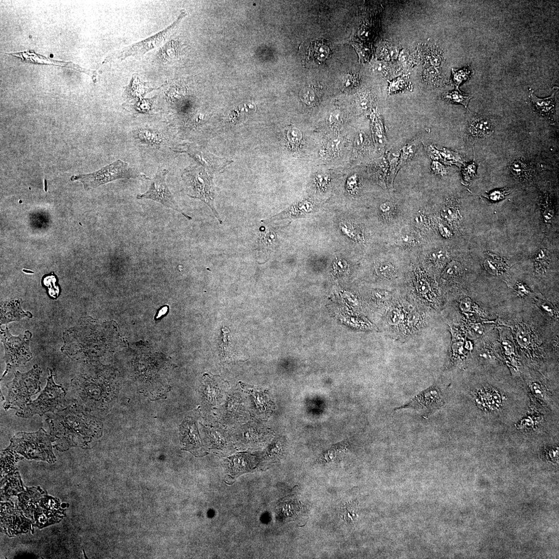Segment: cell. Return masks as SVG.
I'll use <instances>...</instances> for the list:
<instances>
[{
	"mask_svg": "<svg viewBox=\"0 0 559 559\" xmlns=\"http://www.w3.org/2000/svg\"><path fill=\"white\" fill-rule=\"evenodd\" d=\"M341 228L343 232L345 234L347 235V236L351 238V239H355L357 234H356L355 233V230L351 225H349V224H347L346 223H344V224H343V225H341Z\"/></svg>",
	"mask_w": 559,
	"mask_h": 559,
	"instance_id": "54",
	"label": "cell"
},
{
	"mask_svg": "<svg viewBox=\"0 0 559 559\" xmlns=\"http://www.w3.org/2000/svg\"><path fill=\"white\" fill-rule=\"evenodd\" d=\"M74 401L87 412L106 410L115 396L107 381L95 379L85 373L76 376L71 383Z\"/></svg>",
	"mask_w": 559,
	"mask_h": 559,
	"instance_id": "2",
	"label": "cell"
},
{
	"mask_svg": "<svg viewBox=\"0 0 559 559\" xmlns=\"http://www.w3.org/2000/svg\"><path fill=\"white\" fill-rule=\"evenodd\" d=\"M242 398L239 394H234L229 399L226 407V413L231 417H239L243 411Z\"/></svg>",
	"mask_w": 559,
	"mask_h": 559,
	"instance_id": "31",
	"label": "cell"
},
{
	"mask_svg": "<svg viewBox=\"0 0 559 559\" xmlns=\"http://www.w3.org/2000/svg\"><path fill=\"white\" fill-rule=\"evenodd\" d=\"M246 389L255 405L256 411L260 413L265 412L268 408L269 401L265 394L255 388H247Z\"/></svg>",
	"mask_w": 559,
	"mask_h": 559,
	"instance_id": "29",
	"label": "cell"
},
{
	"mask_svg": "<svg viewBox=\"0 0 559 559\" xmlns=\"http://www.w3.org/2000/svg\"><path fill=\"white\" fill-rule=\"evenodd\" d=\"M169 171L159 168L157 172L151 182L148 190L144 193L138 194L136 199L139 200H150L159 203L164 206L174 210L183 215L188 220L192 218L184 213L175 200L174 196L166 184V177Z\"/></svg>",
	"mask_w": 559,
	"mask_h": 559,
	"instance_id": "10",
	"label": "cell"
},
{
	"mask_svg": "<svg viewBox=\"0 0 559 559\" xmlns=\"http://www.w3.org/2000/svg\"><path fill=\"white\" fill-rule=\"evenodd\" d=\"M444 402L441 391L436 387H431L416 396L402 408H412L424 417H428L441 407Z\"/></svg>",
	"mask_w": 559,
	"mask_h": 559,
	"instance_id": "13",
	"label": "cell"
},
{
	"mask_svg": "<svg viewBox=\"0 0 559 559\" xmlns=\"http://www.w3.org/2000/svg\"><path fill=\"white\" fill-rule=\"evenodd\" d=\"M424 76L425 78L429 81H435L439 78L438 72L433 68H428L425 70Z\"/></svg>",
	"mask_w": 559,
	"mask_h": 559,
	"instance_id": "53",
	"label": "cell"
},
{
	"mask_svg": "<svg viewBox=\"0 0 559 559\" xmlns=\"http://www.w3.org/2000/svg\"><path fill=\"white\" fill-rule=\"evenodd\" d=\"M167 307H163V308H162L161 309V310L160 311L157 318H159V317H161L163 314H165L167 312Z\"/></svg>",
	"mask_w": 559,
	"mask_h": 559,
	"instance_id": "63",
	"label": "cell"
},
{
	"mask_svg": "<svg viewBox=\"0 0 559 559\" xmlns=\"http://www.w3.org/2000/svg\"><path fill=\"white\" fill-rule=\"evenodd\" d=\"M439 230L441 235L446 238V239H449L452 236V232L451 230L449 227L444 225L443 223L440 224L439 226Z\"/></svg>",
	"mask_w": 559,
	"mask_h": 559,
	"instance_id": "56",
	"label": "cell"
},
{
	"mask_svg": "<svg viewBox=\"0 0 559 559\" xmlns=\"http://www.w3.org/2000/svg\"><path fill=\"white\" fill-rule=\"evenodd\" d=\"M506 262L502 259L494 256H489L484 262L485 267L489 273L494 275L500 274L506 268Z\"/></svg>",
	"mask_w": 559,
	"mask_h": 559,
	"instance_id": "32",
	"label": "cell"
},
{
	"mask_svg": "<svg viewBox=\"0 0 559 559\" xmlns=\"http://www.w3.org/2000/svg\"><path fill=\"white\" fill-rule=\"evenodd\" d=\"M397 48L389 45L384 46L381 50L382 58L386 60L396 58L398 54Z\"/></svg>",
	"mask_w": 559,
	"mask_h": 559,
	"instance_id": "49",
	"label": "cell"
},
{
	"mask_svg": "<svg viewBox=\"0 0 559 559\" xmlns=\"http://www.w3.org/2000/svg\"><path fill=\"white\" fill-rule=\"evenodd\" d=\"M374 131L376 144L377 147L381 149H384L386 145L387 140L384 126L380 118H377L375 121Z\"/></svg>",
	"mask_w": 559,
	"mask_h": 559,
	"instance_id": "33",
	"label": "cell"
},
{
	"mask_svg": "<svg viewBox=\"0 0 559 559\" xmlns=\"http://www.w3.org/2000/svg\"><path fill=\"white\" fill-rule=\"evenodd\" d=\"M54 446L61 452L89 447L102 435V423L75 402L47 419Z\"/></svg>",
	"mask_w": 559,
	"mask_h": 559,
	"instance_id": "1",
	"label": "cell"
},
{
	"mask_svg": "<svg viewBox=\"0 0 559 559\" xmlns=\"http://www.w3.org/2000/svg\"><path fill=\"white\" fill-rule=\"evenodd\" d=\"M509 169L514 177L521 182L529 180L532 177V167L521 158L514 160L510 164Z\"/></svg>",
	"mask_w": 559,
	"mask_h": 559,
	"instance_id": "23",
	"label": "cell"
},
{
	"mask_svg": "<svg viewBox=\"0 0 559 559\" xmlns=\"http://www.w3.org/2000/svg\"><path fill=\"white\" fill-rule=\"evenodd\" d=\"M261 430L256 423H252L243 426L239 431V437L247 444H256L261 439Z\"/></svg>",
	"mask_w": 559,
	"mask_h": 559,
	"instance_id": "25",
	"label": "cell"
},
{
	"mask_svg": "<svg viewBox=\"0 0 559 559\" xmlns=\"http://www.w3.org/2000/svg\"><path fill=\"white\" fill-rule=\"evenodd\" d=\"M156 89H158L150 87L149 86L148 82L142 81L138 76L134 75L125 92L127 93L126 94H127L128 98H129L131 100H141L143 99V97L147 94Z\"/></svg>",
	"mask_w": 559,
	"mask_h": 559,
	"instance_id": "22",
	"label": "cell"
},
{
	"mask_svg": "<svg viewBox=\"0 0 559 559\" xmlns=\"http://www.w3.org/2000/svg\"><path fill=\"white\" fill-rule=\"evenodd\" d=\"M556 93L554 92L551 96L545 99H540L535 95L533 91L530 92L529 96L537 113L552 122H554Z\"/></svg>",
	"mask_w": 559,
	"mask_h": 559,
	"instance_id": "20",
	"label": "cell"
},
{
	"mask_svg": "<svg viewBox=\"0 0 559 559\" xmlns=\"http://www.w3.org/2000/svg\"><path fill=\"white\" fill-rule=\"evenodd\" d=\"M49 374L46 387L38 397L32 401L21 410L16 412L19 417L30 418L35 415L39 416L51 412L55 413L63 410L74 402L68 400L66 390L61 385L56 384L53 380L52 371Z\"/></svg>",
	"mask_w": 559,
	"mask_h": 559,
	"instance_id": "5",
	"label": "cell"
},
{
	"mask_svg": "<svg viewBox=\"0 0 559 559\" xmlns=\"http://www.w3.org/2000/svg\"><path fill=\"white\" fill-rule=\"evenodd\" d=\"M431 169L436 175L444 177L448 174L446 167L441 162L437 161H433L431 165Z\"/></svg>",
	"mask_w": 559,
	"mask_h": 559,
	"instance_id": "50",
	"label": "cell"
},
{
	"mask_svg": "<svg viewBox=\"0 0 559 559\" xmlns=\"http://www.w3.org/2000/svg\"><path fill=\"white\" fill-rule=\"evenodd\" d=\"M301 101L307 105L312 106L316 102V95L315 91L311 88H305L300 91L299 94Z\"/></svg>",
	"mask_w": 559,
	"mask_h": 559,
	"instance_id": "42",
	"label": "cell"
},
{
	"mask_svg": "<svg viewBox=\"0 0 559 559\" xmlns=\"http://www.w3.org/2000/svg\"><path fill=\"white\" fill-rule=\"evenodd\" d=\"M387 306L385 321L389 335L395 339L406 340L404 301L395 299Z\"/></svg>",
	"mask_w": 559,
	"mask_h": 559,
	"instance_id": "12",
	"label": "cell"
},
{
	"mask_svg": "<svg viewBox=\"0 0 559 559\" xmlns=\"http://www.w3.org/2000/svg\"><path fill=\"white\" fill-rule=\"evenodd\" d=\"M24 317L31 318L32 314L24 312L18 299L3 302L1 307V324L7 325L11 321H18Z\"/></svg>",
	"mask_w": 559,
	"mask_h": 559,
	"instance_id": "18",
	"label": "cell"
},
{
	"mask_svg": "<svg viewBox=\"0 0 559 559\" xmlns=\"http://www.w3.org/2000/svg\"><path fill=\"white\" fill-rule=\"evenodd\" d=\"M228 470L233 477L249 472L255 469L257 465L255 456L248 453H240L230 457L228 459Z\"/></svg>",
	"mask_w": 559,
	"mask_h": 559,
	"instance_id": "14",
	"label": "cell"
},
{
	"mask_svg": "<svg viewBox=\"0 0 559 559\" xmlns=\"http://www.w3.org/2000/svg\"><path fill=\"white\" fill-rule=\"evenodd\" d=\"M471 72L467 68L461 69H452L453 80L456 89H459V86L461 83L468 80L470 78Z\"/></svg>",
	"mask_w": 559,
	"mask_h": 559,
	"instance_id": "38",
	"label": "cell"
},
{
	"mask_svg": "<svg viewBox=\"0 0 559 559\" xmlns=\"http://www.w3.org/2000/svg\"><path fill=\"white\" fill-rule=\"evenodd\" d=\"M317 184L320 187H324L328 182V177L324 174H318L316 178Z\"/></svg>",
	"mask_w": 559,
	"mask_h": 559,
	"instance_id": "60",
	"label": "cell"
},
{
	"mask_svg": "<svg viewBox=\"0 0 559 559\" xmlns=\"http://www.w3.org/2000/svg\"><path fill=\"white\" fill-rule=\"evenodd\" d=\"M428 59L429 62L433 67L439 66L442 61V57L441 53L436 50H433L429 54V56H428Z\"/></svg>",
	"mask_w": 559,
	"mask_h": 559,
	"instance_id": "51",
	"label": "cell"
},
{
	"mask_svg": "<svg viewBox=\"0 0 559 559\" xmlns=\"http://www.w3.org/2000/svg\"><path fill=\"white\" fill-rule=\"evenodd\" d=\"M442 97L445 101L454 104H461L468 108V104L472 96L461 92L459 89H456L454 90L444 92Z\"/></svg>",
	"mask_w": 559,
	"mask_h": 559,
	"instance_id": "28",
	"label": "cell"
},
{
	"mask_svg": "<svg viewBox=\"0 0 559 559\" xmlns=\"http://www.w3.org/2000/svg\"><path fill=\"white\" fill-rule=\"evenodd\" d=\"M41 373L40 368L36 365L25 373L16 371L14 373L13 379L6 384L8 395L3 404L5 410L12 409L18 412L32 401V396L40 391Z\"/></svg>",
	"mask_w": 559,
	"mask_h": 559,
	"instance_id": "4",
	"label": "cell"
},
{
	"mask_svg": "<svg viewBox=\"0 0 559 559\" xmlns=\"http://www.w3.org/2000/svg\"><path fill=\"white\" fill-rule=\"evenodd\" d=\"M511 192V189L506 187L485 193L482 197L492 202H497L505 199Z\"/></svg>",
	"mask_w": 559,
	"mask_h": 559,
	"instance_id": "35",
	"label": "cell"
},
{
	"mask_svg": "<svg viewBox=\"0 0 559 559\" xmlns=\"http://www.w3.org/2000/svg\"><path fill=\"white\" fill-rule=\"evenodd\" d=\"M173 150L175 152L188 154L209 173L223 172L228 165L233 162L225 158L216 156L206 148L193 144L180 145Z\"/></svg>",
	"mask_w": 559,
	"mask_h": 559,
	"instance_id": "11",
	"label": "cell"
},
{
	"mask_svg": "<svg viewBox=\"0 0 559 559\" xmlns=\"http://www.w3.org/2000/svg\"><path fill=\"white\" fill-rule=\"evenodd\" d=\"M185 442L191 449H198L201 446L199 436L194 421L188 420L185 424Z\"/></svg>",
	"mask_w": 559,
	"mask_h": 559,
	"instance_id": "27",
	"label": "cell"
},
{
	"mask_svg": "<svg viewBox=\"0 0 559 559\" xmlns=\"http://www.w3.org/2000/svg\"><path fill=\"white\" fill-rule=\"evenodd\" d=\"M122 179L151 180L145 174L139 172L134 167H130L128 163L121 160L105 166L99 171L87 174L74 175L70 179L72 181L80 182L84 189L87 191Z\"/></svg>",
	"mask_w": 559,
	"mask_h": 559,
	"instance_id": "6",
	"label": "cell"
},
{
	"mask_svg": "<svg viewBox=\"0 0 559 559\" xmlns=\"http://www.w3.org/2000/svg\"><path fill=\"white\" fill-rule=\"evenodd\" d=\"M541 205L544 220L547 223H550L554 218V211L552 200L548 194L544 195Z\"/></svg>",
	"mask_w": 559,
	"mask_h": 559,
	"instance_id": "34",
	"label": "cell"
},
{
	"mask_svg": "<svg viewBox=\"0 0 559 559\" xmlns=\"http://www.w3.org/2000/svg\"><path fill=\"white\" fill-rule=\"evenodd\" d=\"M400 151L390 150L387 153V160L389 165L388 181L390 187H393L399 162Z\"/></svg>",
	"mask_w": 559,
	"mask_h": 559,
	"instance_id": "30",
	"label": "cell"
},
{
	"mask_svg": "<svg viewBox=\"0 0 559 559\" xmlns=\"http://www.w3.org/2000/svg\"><path fill=\"white\" fill-rule=\"evenodd\" d=\"M276 239V235L274 232L269 231L267 232L265 231L264 232L262 231L259 246V248L268 247L273 245Z\"/></svg>",
	"mask_w": 559,
	"mask_h": 559,
	"instance_id": "44",
	"label": "cell"
},
{
	"mask_svg": "<svg viewBox=\"0 0 559 559\" xmlns=\"http://www.w3.org/2000/svg\"><path fill=\"white\" fill-rule=\"evenodd\" d=\"M376 270L377 274L386 279L394 278L397 275L395 267L389 263H382L377 266Z\"/></svg>",
	"mask_w": 559,
	"mask_h": 559,
	"instance_id": "37",
	"label": "cell"
},
{
	"mask_svg": "<svg viewBox=\"0 0 559 559\" xmlns=\"http://www.w3.org/2000/svg\"><path fill=\"white\" fill-rule=\"evenodd\" d=\"M400 61L405 66H410L412 64V58L411 55L407 51L403 50L400 54Z\"/></svg>",
	"mask_w": 559,
	"mask_h": 559,
	"instance_id": "55",
	"label": "cell"
},
{
	"mask_svg": "<svg viewBox=\"0 0 559 559\" xmlns=\"http://www.w3.org/2000/svg\"><path fill=\"white\" fill-rule=\"evenodd\" d=\"M356 77L351 75H347L343 79V84L345 87L348 88L355 85L357 83Z\"/></svg>",
	"mask_w": 559,
	"mask_h": 559,
	"instance_id": "58",
	"label": "cell"
},
{
	"mask_svg": "<svg viewBox=\"0 0 559 559\" xmlns=\"http://www.w3.org/2000/svg\"><path fill=\"white\" fill-rule=\"evenodd\" d=\"M186 15L185 12H181L177 19L165 29L137 43L123 48L112 55L111 59L123 60L131 57L142 55L159 47L170 37Z\"/></svg>",
	"mask_w": 559,
	"mask_h": 559,
	"instance_id": "9",
	"label": "cell"
},
{
	"mask_svg": "<svg viewBox=\"0 0 559 559\" xmlns=\"http://www.w3.org/2000/svg\"><path fill=\"white\" fill-rule=\"evenodd\" d=\"M441 216L447 222L456 224L460 221V215L458 201L451 199L447 200L441 210Z\"/></svg>",
	"mask_w": 559,
	"mask_h": 559,
	"instance_id": "24",
	"label": "cell"
},
{
	"mask_svg": "<svg viewBox=\"0 0 559 559\" xmlns=\"http://www.w3.org/2000/svg\"><path fill=\"white\" fill-rule=\"evenodd\" d=\"M401 242L404 244H410L414 242V237L411 234H405L401 236Z\"/></svg>",
	"mask_w": 559,
	"mask_h": 559,
	"instance_id": "61",
	"label": "cell"
},
{
	"mask_svg": "<svg viewBox=\"0 0 559 559\" xmlns=\"http://www.w3.org/2000/svg\"><path fill=\"white\" fill-rule=\"evenodd\" d=\"M211 443L215 448H222L226 444L225 438L221 433L217 430L211 431L209 435Z\"/></svg>",
	"mask_w": 559,
	"mask_h": 559,
	"instance_id": "45",
	"label": "cell"
},
{
	"mask_svg": "<svg viewBox=\"0 0 559 559\" xmlns=\"http://www.w3.org/2000/svg\"><path fill=\"white\" fill-rule=\"evenodd\" d=\"M373 68L376 73L385 76L391 75V72H392L390 65L384 62H376L373 65Z\"/></svg>",
	"mask_w": 559,
	"mask_h": 559,
	"instance_id": "47",
	"label": "cell"
},
{
	"mask_svg": "<svg viewBox=\"0 0 559 559\" xmlns=\"http://www.w3.org/2000/svg\"><path fill=\"white\" fill-rule=\"evenodd\" d=\"M461 265L457 262L453 261L447 266L444 270L443 277L445 279H450L459 275L461 272Z\"/></svg>",
	"mask_w": 559,
	"mask_h": 559,
	"instance_id": "43",
	"label": "cell"
},
{
	"mask_svg": "<svg viewBox=\"0 0 559 559\" xmlns=\"http://www.w3.org/2000/svg\"><path fill=\"white\" fill-rule=\"evenodd\" d=\"M393 208V206L392 204L388 202L383 203L380 206L381 211L385 214L390 213Z\"/></svg>",
	"mask_w": 559,
	"mask_h": 559,
	"instance_id": "62",
	"label": "cell"
},
{
	"mask_svg": "<svg viewBox=\"0 0 559 559\" xmlns=\"http://www.w3.org/2000/svg\"><path fill=\"white\" fill-rule=\"evenodd\" d=\"M477 165L474 162L465 164L463 166L462 175L466 183H469L477 176Z\"/></svg>",
	"mask_w": 559,
	"mask_h": 559,
	"instance_id": "41",
	"label": "cell"
},
{
	"mask_svg": "<svg viewBox=\"0 0 559 559\" xmlns=\"http://www.w3.org/2000/svg\"><path fill=\"white\" fill-rule=\"evenodd\" d=\"M286 137L289 144L296 145L301 141L302 134L299 130L295 128H291L287 132Z\"/></svg>",
	"mask_w": 559,
	"mask_h": 559,
	"instance_id": "46",
	"label": "cell"
},
{
	"mask_svg": "<svg viewBox=\"0 0 559 559\" xmlns=\"http://www.w3.org/2000/svg\"><path fill=\"white\" fill-rule=\"evenodd\" d=\"M415 221L419 226H425L427 224V218L423 213L418 214L416 216Z\"/></svg>",
	"mask_w": 559,
	"mask_h": 559,
	"instance_id": "59",
	"label": "cell"
},
{
	"mask_svg": "<svg viewBox=\"0 0 559 559\" xmlns=\"http://www.w3.org/2000/svg\"><path fill=\"white\" fill-rule=\"evenodd\" d=\"M225 393L223 383L219 378L207 376L204 388L205 400L207 405L211 407H215L219 402Z\"/></svg>",
	"mask_w": 559,
	"mask_h": 559,
	"instance_id": "17",
	"label": "cell"
},
{
	"mask_svg": "<svg viewBox=\"0 0 559 559\" xmlns=\"http://www.w3.org/2000/svg\"><path fill=\"white\" fill-rule=\"evenodd\" d=\"M419 145H420L419 140L415 139L403 147L401 151H400L399 162L397 169L398 172L401 167L406 165L414 158L419 148Z\"/></svg>",
	"mask_w": 559,
	"mask_h": 559,
	"instance_id": "26",
	"label": "cell"
},
{
	"mask_svg": "<svg viewBox=\"0 0 559 559\" xmlns=\"http://www.w3.org/2000/svg\"><path fill=\"white\" fill-rule=\"evenodd\" d=\"M410 82L407 77H399L389 82V94L396 93L410 89Z\"/></svg>",
	"mask_w": 559,
	"mask_h": 559,
	"instance_id": "36",
	"label": "cell"
},
{
	"mask_svg": "<svg viewBox=\"0 0 559 559\" xmlns=\"http://www.w3.org/2000/svg\"><path fill=\"white\" fill-rule=\"evenodd\" d=\"M536 267L537 271H544L549 264L550 257L546 250L541 249L536 257Z\"/></svg>",
	"mask_w": 559,
	"mask_h": 559,
	"instance_id": "39",
	"label": "cell"
},
{
	"mask_svg": "<svg viewBox=\"0 0 559 559\" xmlns=\"http://www.w3.org/2000/svg\"><path fill=\"white\" fill-rule=\"evenodd\" d=\"M358 188L357 178L356 175L351 176L347 181V188L352 192L356 191Z\"/></svg>",
	"mask_w": 559,
	"mask_h": 559,
	"instance_id": "57",
	"label": "cell"
},
{
	"mask_svg": "<svg viewBox=\"0 0 559 559\" xmlns=\"http://www.w3.org/2000/svg\"><path fill=\"white\" fill-rule=\"evenodd\" d=\"M187 195L190 198L200 200L212 210L221 225L220 219L214 206L215 190L213 177L204 167L189 166L181 175Z\"/></svg>",
	"mask_w": 559,
	"mask_h": 559,
	"instance_id": "7",
	"label": "cell"
},
{
	"mask_svg": "<svg viewBox=\"0 0 559 559\" xmlns=\"http://www.w3.org/2000/svg\"><path fill=\"white\" fill-rule=\"evenodd\" d=\"M152 104L153 99H141L132 105V108L136 114H145L151 111Z\"/></svg>",
	"mask_w": 559,
	"mask_h": 559,
	"instance_id": "40",
	"label": "cell"
},
{
	"mask_svg": "<svg viewBox=\"0 0 559 559\" xmlns=\"http://www.w3.org/2000/svg\"><path fill=\"white\" fill-rule=\"evenodd\" d=\"M32 333L29 331L19 335L14 336L9 332L8 328L1 329V338L5 348L4 359L6 363V369L2 379L13 369L25 365L32 358L30 351V342Z\"/></svg>",
	"mask_w": 559,
	"mask_h": 559,
	"instance_id": "8",
	"label": "cell"
},
{
	"mask_svg": "<svg viewBox=\"0 0 559 559\" xmlns=\"http://www.w3.org/2000/svg\"><path fill=\"white\" fill-rule=\"evenodd\" d=\"M430 258L432 262L436 264H441L446 261L447 259V254L445 251L439 250L433 253L431 255Z\"/></svg>",
	"mask_w": 559,
	"mask_h": 559,
	"instance_id": "52",
	"label": "cell"
},
{
	"mask_svg": "<svg viewBox=\"0 0 559 559\" xmlns=\"http://www.w3.org/2000/svg\"><path fill=\"white\" fill-rule=\"evenodd\" d=\"M426 150L433 161H440L447 165H455L459 167L465 165L463 157L454 151L435 145L428 146Z\"/></svg>",
	"mask_w": 559,
	"mask_h": 559,
	"instance_id": "16",
	"label": "cell"
},
{
	"mask_svg": "<svg viewBox=\"0 0 559 559\" xmlns=\"http://www.w3.org/2000/svg\"><path fill=\"white\" fill-rule=\"evenodd\" d=\"M307 48L306 59L315 64L323 63L330 53L329 46L324 40H314Z\"/></svg>",
	"mask_w": 559,
	"mask_h": 559,
	"instance_id": "19",
	"label": "cell"
},
{
	"mask_svg": "<svg viewBox=\"0 0 559 559\" xmlns=\"http://www.w3.org/2000/svg\"><path fill=\"white\" fill-rule=\"evenodd\" d=\"M9 54L15 56L16 57L21 58V59L26 62L36 63L39 64H45L49 65H55L62 66L67 67L71 68L76 70V71L85 73L91 76L94 82L96 81V72L91 70L84 69L80 67L77 65H76L71 62H60L57 61H53L47 59L45 57H41V55H38L36 53L30 52H19L15 53H9Z\"/></svg>",
	"mask_w": 559,
	"mask_h": 559,
	"instance_id": "15",
	"label": "cell"
},
{
	"mask_svg": "<svg viewBox=\"0 0 559 559\" xmlns=\"http://www.w3.org/2000/svg\"><path fill=\"white\" fill-rule=\"evenodd\" d=\"M8 449L16 452L27 459L54 463L52 452L53 439L43 429L35 432H18L10 439Z\"/></svg>",
	"mask_w": 559,
	"mask_h": 559,
	"instance_id": "3",
	"label": "cell"
},
{
	"mask_svg": "<svg viewBox=\"0 0 559 559\" xmlns=\"http://www.w3.org/2000/svg\"><path fill=\"white\" fill-rule=\"evenodd\" d=\"M470 134L474 137H484L494 132V127L491 121L483 117L472 118L469 123Z\"/></svg>",
	"mask_w": 559,
	"mask_h": 559,
	"instance_id": "21",
	"label": "cell"
},
{
	"mask_svg": "<svg viewBox=\"0 0 559 559\" xmlns=\"http://www.w3.org/2000/svg\"><path fill=\"white\" fill-rule=\"evenodd\" d=\"M284 504H281L280 506L279 511L280 512L281 515L285 517L288 518L292 516V515L295 514V511H297V509L293 508L295 507V504H293L292 502H288L283 503Z\"/></svg>",
	"mask_w": 559,
	"mask_h": 559,
	"instance_id": "48",
	"label": "cell"
}]
</instances>
